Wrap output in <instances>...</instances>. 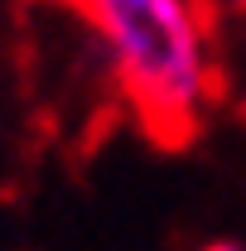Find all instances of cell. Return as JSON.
Masks as SVG:
<instances>
[{
	"mask_svg": "<svg viewBox=\"0 0 246 251\" xmlns=\"http://www.w3.org/2000/svg\"><path fill=\"white\" fill-rule=\"evenodd\" d=\"M73 5L97 29L125 92L164 135L198 121L213 87V58L193 0H73Z\"/></svg>",
	"mask_w": 246,
	"mask_h": 251,
	"instance_id": "1",
	"label": "cell"
},
{
	"mask_svg": "<svg viewBox=\"0 0 246 251\" xmlns=\"http://www.w3.org/2000/svg\"><path fill=\"white\" fill-rule=\"evenodd\" d=\"M203 251H246V247H242V242H208Z\"/></svg>",
	"mask_w": 246,
	"mask_h": 251,
	"instance_id": "2",
	"label": "cell"
},
{
	"mask_svg": "<svg viewBox=\"0 0 246 251\" xmlns=\"http://www.w3.org/2000/svg\"><path fill=\"white\" fill-rule=\"evenodd\" d=\"M208 5H217V10H246V0H208Z\"/></svg>",
	"mask_w": 246,
	"mask_h": 251,
	"instance_id": "3",
	"label": "cell"
}]
</instances>
